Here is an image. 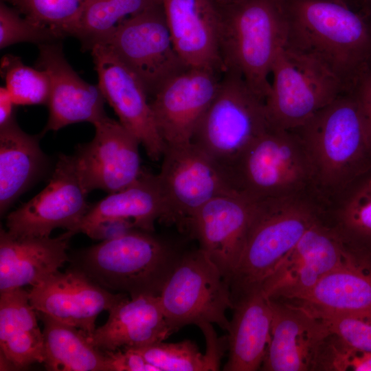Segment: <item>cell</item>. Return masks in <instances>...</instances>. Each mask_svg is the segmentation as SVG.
<instances>
[{
    "label": "cell",
    "instance_id": "obj_39",
    "mask_svg": "<svg viewBox=\"0 0 371 371\" xmlns=\"http://www.w3.org/2000/svg\"><path fill=\"white\" fill-rule=\"evenodd\" d=\"M137 228L132 221L113 218L98 223L89 227L84 234L93 239L102 241L119 237Z\"/></svg>",
    "mask_w": 371,
    "mask_h": 371
},
{
    "label": "cell",
    "instance_id": "obj_1",
    "mask_svg": "<svg viewBox=\"0 0 371 371\" xmlns=\"http://www.w3.org/2000/svg\"><path fill=\"white\" fill-rule=\"evenodd\" d=\"M286 47L317 60L346 90L371 67V21L349 0H284Z\"/></svg>",
    "mask_w": 371,
    "mask_h": 371
},
{
    "label": "cell",
    "instance_id": "obj_19",
    "mask_svg": "<svg viewBox=\"0 0 371 371\" xmlns=\"http://www.w3.org/2000/svg\"><path fill=\"white\" fill-rule=\"evenodd\" d=\"M220 74L207 68L188 67L153 95L150 106L166 144L191 142L198 123L218 91Z\"/></svg>",
    "mask_w": 371,
    "mask_h": 371
},
{
    "label": "cell",
    "instance_id": "obj_21",
    "mask_svg": "<svg viewBox=\"0 0 371 371\" xmlns=\"http://www.w3.org/2000/svg\"><path fill=\"white\" fill-rule=\"evenodd\" d=\"M174 47L188 67L223 73L222 12L213 0H161Z\"/></svg>",
    "mask_w": 371,
    "mask_h": 371
},
{
    "label": "cell",
    "instance_id": "obj_43",
    "mask_svg": "<svg viewBox=\"0 0 371 371\" xmlns=\"http://www.w3.org/2000/svg\"><path fill=\"white\" fill-rule=\"evenodd\" d=\"M371 21V0H350Z\"/></svg>",
    "mask_w": 371,
    "mask_h": 371
},
{
    "label": "cell",
    "instance_id": "obj_11",
    "mask_svg": "<svg viewBox=\"0 0 371 371\" xmlns=\"http://www.w3.org/2000/svg\"><path fill=\"white\" fill-rule=\"evenodd\" d=\"M158 179L170 214V222L188 229L205 203L234 191L223 168L192 142L167 145Z\"/></svg>",
    "mask_w": 371,
    "mask_h": 371
},
{
    "label": "cell",
    "instance_id": "obj_38",
    "mask_svg": "<svg viewBox=\"0 0 371 371\" xmlns=\"http://www.w3.org/2000/svg\"><path fill=\"white\" fill-rule=\"evenodd\" d=\"M104 352L108 358L111 371H157L132 348Z\"/></svg>",
    "mask_w": 371,
    "mask_h": 371
},
{
    "label": "cell",
    "instance_id": "obj_16",
    "mask_svg": "<svg viewBox=\"0 0 371 371\" xmlns=\"http://www.w3.org/2000/svg\"><path fill=\"white\" fill-rule=\"evenodd\" d=\"M258 201L234 191L211 199L188 229L229 284L240 260Z\"/></svg>",
    "mask_w": 371,
    "mask_h": 371
},
{
    "label": "cell",
    "instance_id": "obj_7",
    "mask_svg": "<svg viewBox=\"0 0 371 371\" xmlns=\"http://www.w3.org/2000/svg\"><path fill=\"white\" fill-rule=\"evenodd\" d=\"M166 321L174 333L195 324H216L227 331L226 311L233 308L229 284L201 249L183 251L159 295Z\"/></svg>",
    "mask_w": 371,
    "mask_h": 371
},
{
    "label": "cell",
    "instance_id": "obj_12",
    "mask_svg": "<svg viewBox=\"0 0 371 371\" xmlns=\"http://www.w3.org/2000/svg\"><path fill=\"white\" fill-rule=\"evenodd\" d=\"M74 155H60L45 188L7 215V232L15 238L49 237L58 227L73 229L90 207Z\"/></svg>",
    "mask_w": 371,
    "mask_h": 371
},
{
    "label": "cell",
    "instance_id": "obj_29",
    "mask_svg": "<svg viewBox=\"0 0 371 371\" xmlns=\"http://www.w3.org/2000/svg\"><path fill=\"white\" fill-rule=\"evenodd\" d=\"M37 313L43 323V363L47 370L111 371L104 352L95 347L83 331Z\"/></svg>",
    "mask_w": 371,
    "mask_h": 371
},
{
    "label": "cell",
    "instance_id": "obj_17",
    "mask_svg": "<svg viewBox=\"0 0 371 371\" xmlns=\"http://www.w3.org/2000/svg\"><path fill=\"white\" fill-rule=\"evenodd\" d=\"M352 251L341 236L317 221L267 278L261 289L271 299L290 300L341 265Z\"/></svg>",
    "mask_w": 371,
    "mask_h": 371
},
{
    "label": "cell",
    "instance_id": "obj_6",
    "mask_svg": "<svg viewBox=\"0 0 371 371\" xmlns=\"http://www.w3.org/2000/svg\"><path fill=\"white\" fill-rule=\"evenodd\" d=\"M317 221L306 205L284 197L258 201L229 286L233 301L261 289L283 258Z\"/></svg>",
    "mask_w": 371,
    "mask_h": 371
},
{
    "label": "cell",
    "instance_id": "obj_15",
    "mask_svg": "<svg viewBox=\"0 0 371 371\" xmlns=\"http://www.w3.org/2000/svg\"><path fill=\"white\" fill-rule=\"evenodd\" d=\"M129 297L101 286L75 267L58 271L29 291L31 305L37 313L74 326L91 335L98 316Z\"/></svg>",
    "mask_w": 371,
    "mask_h": 371
},
{
    "label": "cell",
    "instance_id": "obj_40",
    "mask_svg": "<svg viewBox=\"0 0 371 371\" xmlns=\"http://www.w3.org/2000/svg\"><path fill=\"white\" fill-rule=\"evenodd\" d=\"M199 327L201 329L206 341L205 355L209 363L211 371L218 370L221 359L225 350H227V335L218 337L212 324H203Z\"/></svg>",
    "mask_w": 371,
    "mask_h": 371
},
{
    "label": "cell",
    "instance_id": "obj_37",
    "mask_svg": "<svg viewBox=\"0 0 371 371\" xmlns=\"http://www.w3.org/2000/svg\"><path fill=\"white\" fill-rule=\"evenodd\" d=\"M321 368L371 371V352L345 347L331 336L323 356Z\"/></svg>",
    "mask_w": 371,
    "mask_h": 371
},
{
    "label": "cell",
    "instance_id": "obj_24",
    "mask_svg": "<svg viewBox=\"0 0 371 371\" xmlns=\"http://www.w3.org/2000/svg\"><path fill=\"white\" fill-rule=\"evenodd\" d=\"M70 238H15L0 231V292L34 286L55 273L67 261Z\"/></svg>",
    "mask_w": 371,
    "mask_h": 371
},
{
    "label": "cell",
    "instance_id": "obj_27",
    "mask_svg": "<svg viewBox=\"0 0 371 371\" xmlns=\"http://www.w3.org/2000/svg\"><path fill=\"white\" fill-rule=\"evenodd\" d=\"M48 168L39 137L20 128L16 122L0 128V213L38 180Z\"/></svg>",
    "mask_w": 371,
    "mask_h": 371
},
{
    "label": "cell",
    "instance_id": "obj_25",
    "mask_svg": "<svg viewBox=\"0 0 371 371\" xmlns=\"http://www.w3.org/2000/svg\"><path fill=\"white\" fill-rule=\"evenodd\" d=\"M227 330L228 359L225 371H255L261 368L271 337V299L261 289L234 302Z\"/></svg>",
    "mask_w": 371,
    "mask_h": 371
},
{
    "label": "cell",
    "instance_id": "obj_8",
    "mask_svg": "<svg viewBox=\"0 0 371 371\" xmlns=\"http://www.w3.org/2000/svg\"><path fill=\"white\" fill-rule=\"evenodd\" d=\"M313 176L301 137L294 131L273 127L251 144L229 172L234 188L256 201L284 197Z\"/></svg>",
    "mask_w": 371,
    "mask_h": 371
},
{
    "label": "cell",
    "instance_id": "obj_3",
    "mask_svg": "<svg viewBox=\"0 0 371 371\" xmlns=\"http://www.w3.org/2000/svg\"><path fill=\"white\" fill-rule=\"evenodd\" d=\"M183 253L153 232L135 229L81 251L76 267L113 293L159 295Z\"/></svg>",
    "mask_w": 371,
    "mask_h": 371
},
{
    "label": "cell",
    "instance_id": "obj_13",
    "mask_svg": "<svg viewBox=\"0 0 371 371\" xmlns=\"http://www.w3.org/2000/svg\"><path fill=\"white\" fill-rule=\"evenodd\" d=\"M93 139L80 144L74 155L82 184L89 192L109 194L135 182L143 172L138 139L120 122L105 115L94 124Z\"/></svg>",
    "mask_w": 371,
    "mask_h": 371
},
{
    "label": "cell",
    "instance_id": "obj_31",
    "mask_svg": "<svg viewBox=\"0 0 371 371\" xmlns=\"http://www.w3.org/2000/svg\"><path fill=\"white\" fill-rule=\"evenodd\" d=\"M23 17L63 38L71 34L90 0H3Z\"/></svg>",
    "mask_w": 371,
    "mask_h": 371
},
{
    "label": "cell",
    "instance_id": "obj_28",
    "mask_svg": "<svg viewBox=\"0 0 371 371\" xmlns=\"http://www.w3.org/2000/svg\"><path fill=\"white\" fill-rule=\"evenodd\" d=\"M36 313L23 287L0 292L1 355L16 368L44 363V337Z\"/></svg>",
    "mask_w": 371,
    "mask_h": 371
},
{
    "label": "cell",
    "instance_id": "obj_36",
    "mask_svg": "<svg viewBox=\"0 0 371 371\" xmlns=\"http://www.w3.org/2000/svg\"><path fill=\"white\" fill-rule=\"evenodd\" d=\"M316 317L325 324L331 335L344 346L371 352V309Z\"/></svg>",
    "mask_w": 371,
    "mask_h": 371
},
{
    "label": "cell",
    "instance_id": "obj_30",
    "mask_svg": "<svg viewBox=\"0 0 371 371\" xmlns=\"http://www.w3.org/2000/svg\"><path fill=\"white\" fill-rule=\"evenodd\" d=\"M161 2V0H90L71 36L85 51L109 36L125 19Z\"/></svg>",
    "mask_w": 371,
    "mask_h": 371
},
{
    "label": "cell",
    "instance_id": "obj_22",
    "mask_svg": "<svg viewBox=\"0 0 371 371\" xmlns=\"http://www.w3.org/2000/svg\"><path fill=\"white\" fill-rule=\"evenodd\" d=\"M284 302L302 306L315 316L371 309V248L355 244L341 265Z\"/></svg>",
    "mask_w": 371,
    "mask_h": 371
},
{
    "label": "cell",
    "instance_id": "obj_14",
    "mask_svg": "<svg viewBox=\"0 0 371 371\" xmlns=\"http://www.w3.org/2000/svg\"><path fill=\"white\" fill-rule=\"evenodd\" d=\"M98 76V87L119 122L142 144L153 161L162 157L166 144L161 138L148 100V93L138 77L106 45L90 49Z\"/></svg>",
    "mask_w": 371,
    "mask_h": 371
},
{
    "label": "cell",
    "instance_id": "obj_32",
    "mask_svg": "<svg viewBox=\"0 0 371 371\" xmlns=\"http://www.w3.org/2000/svg\"><path fill=\"white\" fill-rule=\"evenodd\" d=\"M1 75L16 106L47 105L50 81L45 71L28 67L19 57L6 54L1 59Z\"/></svg>",
    "mask_w": 371,
    "mask_h": 371
},
{
    "label": "cell",
    "instance_id": "obj_41",
    "mask_svg": "<svg viewBox=\"0 0 371 371\" xmlns=\"http://www.w3.org/2000/svg\"><path fill=\"white\" fill-rule=\"evenodd\" d=\"M352 89L357 96L371 134V67L359 78Z\"/></svg>",
    "mask_w": 371,
    "mask_h": 371
},
{
    "label": "cell",
    "instance_id": "obj_34",
    "mask_svg": "<svg viewBox=\"0 0 371 371\" xmlns=\"http://www.w3.org/2000/svg\"><path fill=\"white\" fill-rule=\"evenodd\" d=\"M341 221L350 240L371 248V175L360 182L347 199Z\"/></svg>",
    "mask_w": 371,
    "mask_h": 371
},
{
    "label": "cell",
    "instance_id": "obj_2",
    "mask_svg": "<svg viewBox=\"0 0 371 371\" xmlns=\"http://www.w3.org/2000/svg\"><path fill=\"white\" fill-rule=\"evenodd\" d=\"M221 9L223 72L240 75L265 100L272 65L286 43L285 1L237 0Z\"/></svg>",
    "mask_w": 371,
    "mask_h": 371
},
{
    "label": "cell",
    "instance_id": "obj_5",
    "mask_svg": "<svg viewBox=\"0 0 371 371\" xmlns=\"http://www.w3.org/2000/svg\"><path fill=\"white\" fill-rule=\"evenodd\" d=\"M191 142L229 176L251 144L271 126L265 100L238 74L225 71Z\"/></svg>",
    "mask_w": 371,
    "mask_h": 371
},
{
    "label": "cell",
    "instance_id": "obj_42",
    "mask_svg": "<svg viewBox=\"0 0 371 371\" xmlns=\"http://www.w3.org/2000/svg\"><path fill=\"white\" fill-rule=\"evenodd\" d=\"M16 105L12 99L5 87L0 88V128L6 126L15 120Z\"/></svg>",
    "mask_w": 371,
    "mask_h": 371
},
{
    "label": "cell",
    "instance_id": "obj_9",
    "mask_svg": "<svg viewBox=\"0 0 371 371\" xmlns=\"http://www.w3.org/2000/svg\"><path fill=\"white\" fill-rule=\"evenodd\" d=\"M265 103L271 127L293 131L346 89L324 66L284 46L271 67Z\"/></svg>",
    "mask_w": 371,
    "mask_h": 371
},
{
    "label": "cell",
    "instance_id": "obj_18",
    "mask_svg": "<svg viewBox=\"0 0 371 371\" xmlns=\"http://www.w3.org/2000/svg\"><path fill=\"white\" fill-rule=\"evenodd\" d=\"M271 299V298H270ZM271 337L262 364L266 371L319 370L331 335L325 324L302 306L271 299Z\"/></svg>",
    "mask_w": 371,
    "mask_h": 371
},
{
    "label": "cell",
    "instance_id": "obj_44",
    "mask_svg": "<svg viewBox=\"0 0 371 371\" xmlns=\"http://www.w3.org/2000/svg\"><path fill=\"white\" fill-rule=\"evenodd\" d=\"M220 8L227 6L237 0H213Z\"/></svg>",
    "mask_w": 371,
    "mask_h": 371
},
{
    "label": "cell",
    "instance_id": "obj_10",
    "mask_svg": "<svg viewBox=\"0 0 371 371\" xmlns=\"http://www.w3.org/2000/svg\"><path fill=\"white\" fill-rule=\"evenodd\" d=\"M97 44L109 47L138 77L148 95L188 68L174 47L161 1L125 19Z\"/></svg>",
    "mask_w": 371,
    "mask_h": 371
},
{
    "label": "cell",
    "instance_id": "obj_26",
    "mask_svg": "<svg viewBox=\"0 0 371 371\" xmlns=\"http://www.w3.org/2000/svg\"><path fill=\"white\" fill-rule=\"evenodd\" d=\"M113 218L132 221L137 229L148 232L154 231L156 220L169 223V210L157 175L143 171L131 186L91 204L81 221L63 234L71 238L99 222Z\"/></svg>",
    "mask_w": 371,
    "mask_h": 371
},
{
    "label": "cell",
    "instance_id": "obj_35",
    "mask_svg": "<svg viewBox=\"0 0 371 371\" xmlns=\"http://www.w3.org/2000/svg\"><path fill=\"white\" fill-rule=\"evenodd\" d=\"M63 38L54 31L36 25L23 17L3 0L0 2V48L18 43L38 45L58 42Z\"/></svg>",
    "mask_w": 371,
    "mask_h": 371
},
{
    "label": "cell",
    "instance_id": "obj_20",
    "mask_svg": "<svg viewBox=\"0 0 371 371\" xmlns=\"http://www.w3.org/2000/svg\"><path fill=\"white\" fill-rule=\"evenodd\" d=\"M38 46L36 68L45 71L50 81L49 117L43 134L78 122L94 124L106 115L105 99L98 85L86 82L74 71L64 56L61 43Z\"/></svg>",
    "mask_w": 371,
    "mask_h": 371
},
{
    "label": "cell",
    "instance_id": "obj_4",
    "mask_svg": "<svg viewBox=\"0 0 371 371\" xmlns=\"http://www.w3.org/2000/svg\"><path fill=\"white\" fill-rule=\"evenodd\" d=\"M302 138L313 171L322 183L335 185L364 174L371 161V134L352 89L293 130Z\"/></svg>",
    "mask_w": 371,
    "mask_h": 371
},
{
    "label": "cell",
    "instance_id": "obj_45",
    "mask_svg": "<svg viewBox=\"0 0 371 371\" xmlns=\"http://www.w3.org/2000/svg\"></svg>",
    "mask_w": 371,
    "mask_h": 371
},
{
    "label": "cell",
    "instance_id": "obj_23",
    "mask_svg": "<svg viewBox=\"0 0 371 371\" xmlns=\"http://www.w3.org/2000/svg\"><path fill=\"white\" fill-rule=\"evenodd\" d=\"M106 322L87 336L102 351L137 348L166 339L172 333L159 295L126 297L109 311Z\"/></svg>",
    "mask_w": 371,
    "mask_h": 371
},
{
    "label": "cell",
    "instance_id": "obj_33",
    "mask_svg": "<svg viewBox=\"0 0 371 371\" xmlns=\"http://www.w3.org/2000/svg\"><path fill=\"white\" fill-rule=\"evenodd\" d=\"M132 348L157 371L211 370L205 354H202L196 344L189 339L176 343L161 341Z\"/></svg>",
    "mask_w": 371,
    "mask_h": 371
}]
</instances>
